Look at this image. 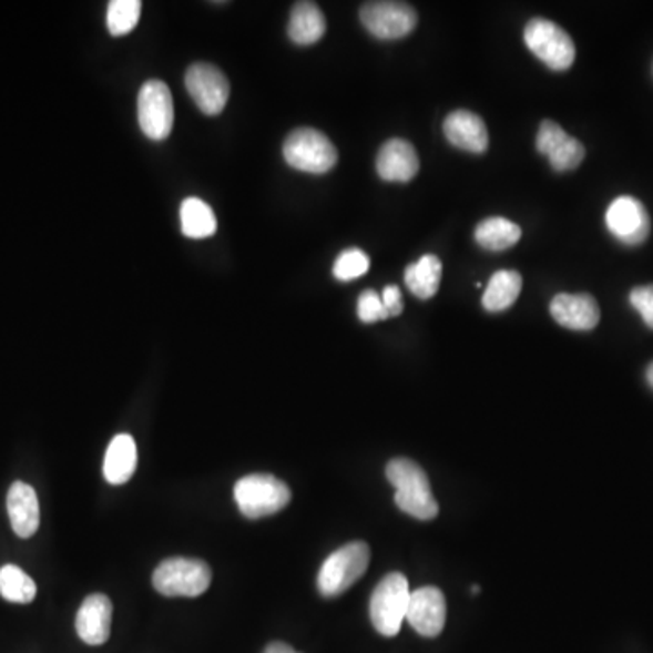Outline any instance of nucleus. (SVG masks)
I'll list each match as a JSON object with an SVG mask.
<instances>
[{"label": "nucleus", "mask_w": 653, "mask_h": 653, "mask_svg": "<svg viewBox=\"0 0 653 653\" xmlns=\"http://www.w3.org/2000/svg\"><path fill=\"white\" fill-rule=\"evenodd\" d=\"M390 484L395 487V501L399 510L421 521H430L439 514L430 481L425 470L412 459L396 458L387 465L385 470Z\"/></svg>", "instance_id": "obj_1"}, {"label": "nucleus", "mask_w": 653, "mask_h": 653, "mask_svg": "<svg viewBox=\"0 0 653 653\" xmlns=\"http://www.w3.org/2000/svg\"><path fill=\"white\" fill-rule=\"evenodd\" d=\"M412 590L404 574L392 572L385 575L370 595V621L378 634L395 637L401 630Z\"/></svg>", "instance_id": "obj_2"}, {"label": "nucleus", "mask_w": 653, "mask_h": 653, "mask_svg": "<svg viewBox=\"0 0 653 653\" xmlns=\"http://www.w3.org/2000/svg\"><path fill=\"white\" fill-rule=\"evenodd\" d=\"M369 544L364 541L345 544L325 559L318 572V590L324 598H338L364 578L369 567Z\"/></svg>", "instance_id": "obj_3"}, {"label": "nucleus", "mask_w": 653, "mask_h": 653, "mask_svg": "<svg viewBox=\"0 0 653 653\" xmlns=\"http://www.w3.org/2000/svg\"><path fill=\"white\" fill-rule=\"evenodd\" d=\"M211 569L200 559L171 558L156 567L153 586L165 598H198L210 589Z\"/></svg>", "instance_id": "obj_4"}, {"label": "nucleus", "mask_w": 653, "mask_h": 653, "mask_svg": "<svg viewBox=\"0 0 653 653\" xmlns=\"http://www.w3.org/2000/svg\"><path fill=\"white\" fill-rule=\"evenodd\" d=\"M235 501L245 518H267L289 504L290 489L275 476L249 475L235 484Z\"/></svg>", "instance_id": "obj_5"}, {"label": "nucleus", "mask_w": 653, "mask_h": 653, "mask_svg": "<svg viewBox=\"0 0 653 653\" xmlns=\"http://www.w3.org/2000/svg\"><path fill=\"white\" fill-rule=\"evenodd\" d=\"M284 159L295 170L324 175L338 162V151L322 131L299 127L285 139Z\"/></svg>", "instance_id": "obj_6"}, {"label": "nucleus", "mask_w": 653, "mask_h": 653, "mask_svg": "<svg viewBox=\"0 0 653 653\" xmlns=\"http://www.w3.org/2000/svg\"><path fill=\"white\" fill-rule=\"evenodd\" d=\"M524 44L550 70L567 71L574 64V40L552 20H530L524 28Z\"/></svg>", "instance_id": "obj_7"}, {"label": "nucleus", "mask_w": 653, "mask_h": 653, "mask_svg": "<svg viewBox=\"0 0 653 653\" xmlns=\"http://www.w3.org/2000/svg\"><path fill=\"white\" fill-rule=\"evenodd\" d=\"M139 124L147 139L165 140L175 124V105L162 80H147L139 93Z\"/></svg>", "instance_id": "obj_8"}, {"label": "nucleus", "mask_w": 653, "mask_h": 653, "mask_svg": "<svg viewBox=\"0 0 653 653\" xmlns=\"http://www.w3.org/2000/svg\"><path fill=\"white\" fill-rule=\"evenodd\" d=\"M359 19L370 35L381 40L404 39L418 24V13L405 2H367Z\"/></svg>", "instance_id": "obj_9"}, {"label": "nucleus", "mask_w": 653, "mask_h": 653, "mask_svg": "<svg viewBox=\"0 0 653 653\" xmlns=\"http://www.w3.org/2000/svg\"><path fill=\"white\" fill-rule=\"evenodd\" d=\"M185 88L205 115H220L231 95L229 80L213 64L196 62L185 73Z\"/></svg>", "instance_id": "obj_10"}, {"label": "nucleus", "mask_w": 653, "mask_h": 653, "mask_svg": "<svg viewBox=\"0 0 653 653\" xmlns=\"http://www.w3.org/2000/svg\"><path fill=\"white\" fill-rule=\"evenodd\" d=\"M649 211L634 196H619L606 211V227L624 245H641L650 235Z\"/></svg>", "instance_id": "obj_11"}, {"label": "nucleus", "mask_w": 653, "mask_h": 653, "mask_svg": "<svg viewBox=\"0 0 653 653\" xmlns=\"http://www.w3.org/2000/svg\"><path fill=\"white\" fill-rule=\"evenodd\" d=\"M535 145L541 155L549 156L550 165L561 173L575 170L586 155L584 145L570 136L554 120H543Z\"/></svg>", "instance_id": "obj_12"}, {"label": "nucleus", "mask_w": 653, "mask_h": 653, "mask_svg": "<svg viewBox=\"0 0 653 653\" xmlns=\"http://www.w3.org/2000/svg\"><path fill=\"white\" fill-rule=\"evenodd\" d=\"M407 621L419 635L438 637L443 632L447 621V601L443 592L436 586L412 590Z\"/></svg>", "instance_id": "obj_13"}, {"label": "nucleus", "mask_w": 653, "mask_h": 653, "mask_svg": "<svg viewBox=\"0 0 653 653\" xmlns=\"http://www.w3.org/2000/svg\"><path fill=\"white\" fill-rule=\"evenodd\" d=\"M376 171L385 182H410L419 171L415 145L404 139H390L389 142H385L376 159Z\"/></svg>", "instance_id": "obj_14"}, {"label": "nucleus", "mask_w": 653, "mask_h": 653, "mask_svg": "<svg viewBox=\"0 0 653 653\" xmlns=\"http://www.w3.org/2000/svg\"><path fill=\"white\" fill-rule=\"evenodd\" d=\"M113 604L104 594H93L84 599L76 614V634L90 646L104 644L111 635Z\"/></svg>", "instance_id": "obj_15"}, {"label": "nucleus", "mask_w": 653, "mask_h": 653, "mask_svg": "<svg viewBox=\"0 0 653 653\" xmlns=\"http://www.w3.org/2000/svg\"><path fill=\"white\" fill-rule=\"evenodd\" d=\"M443 133L450 144L458 150L469 151L476 155L489 150V130L483 119L472 111H452L445 119Z\"/></svg>", "instance_id": "obj_16"}, {"label": "nucleus", "mask_w": 653, "mask_h": 653, "mask_svg": "<svg viewBox=\"0 0 653 653\" xmlns=\"http://www.w3.org/2000/svg\"><path fill=\"white\" fill-rule=\"evenodd\" d=\"M550 313L559 325L572 330L595 329L599 319H601L598 302L594 296L586 295V293L583 295L561 293V295L554 296L552 304H550Z\"/></svg>", "instance_id": "obj_17"}, {"label": "nucleus", "mask_w": 653, "mask_h": 653, "mask_svg": "<svg viewBox=\"0 0 653 653\" xmlns=\"http://www.w3.org/2000/svg\"><path fill=\"white\" fill-rule=\"evenodd\" d=\"M6 504L13 532L22 539L35 535L40 527V507L35 489L31 484L16 481L10 487Z\"/></svg>", "instance_id": "obj_18"}, {"label": "nucleus", "mask_w": 653, "mask_h": 653, "mask_svg": "<svg viewBox=\"0 0 653 653\" xmlns=\"http://www.w3.org/2000/svg\"><path fill=\"white\" fill-rule=\"evenodd\" d=\"M139 463L133 436L119 435L111 439L105 450L104 478L110 484H124L133 478Z\"/></svg>", "instance_id": "obj_19"}, {"label": "nucleus", "mask_w": 653, "mask_h": 653, "mask_svg": "<svg viewBox=\"0 0 653 653\" xmlns=\"http://www.w3.org/2000/svg\"><path fill=\"white\" fill-rule=\"evenodd\" d=\"M325 17L315 2H296L290 13L289 37L295 44L310 45L324 37Z\"/></svg>", "instance_id": "obj_20"}, {"label": "nucleus", "mask_w": 653, "mask_h": 653, "mask_svg": "<svg viewBox=\"0 0 653 653\" xmlns=\"http://www.w3.org/2000/svg\"><path fill=\"white\" fill-rule=\"evenodd\" d=\"M443 265L436 255H425L405 269V284L419 299H430L439 290Z\"/></svg>", "instance_id": "obj_21"}, {"label": "nucleus", "mask_w": 653, "mask_h": 653, "mask_svg": "<svg viewBox=\"0 0 653 653\" xmlns=\"http://www.w3.org/2000/svg\"><path fill=\"white\" fill-rule=\"evenodd\" d=\"M523 289V278L518 271H498L490 278L483 295V307L489 313H501L516 304Z\"/></svg>", "instance_id": "obj_22"}, {"label": "nucleus", "mask_w": 653, "mask_h": 653, "mask_svg": "<svg viewBox=\"0 0 653 653\" xmlns=\"http://www.w3.org/2000/svg\"><path fill=\"white\" fill-rule=\"evenodd\" d=\"M180 224H182V233L193 239L210 238L215 235L218 227L213 210L205 204L204 200L195 198V196L185 198L180 205Z\"/></svg>", "instance_id": "obj_23"}, {"label": "nucleus", "mask_w": 653, "mask_h": 653, "mask_svg": "<svg viewBox=\"0 0 653 653\" xmlns=\"http://www.w3.org/2000/svg\"><path fill=\"white\" fill-rule=\"evenodd\" d=\"M476 242L487 251H504L514 247L521 238V227L507 218H487L476 227Z\"/></svg>", "instance_id": "obj_24"}, {"label": "nucleus", "mask_w": 653, "mask_h": 653, "mask_svg": "<svg viewBox=\"0 0 653 653\" xmlns=\"http://www.w3.org/2000/svg\"><path fill=\"white\" fill-rule=\"evenodd\" d=\"M0 595L10 603H31L37 595L35 581L16 564H4L0 569Z\"/></svg>", "instance_id": "obj_25"}, {"label": "nucleus", "mask_w": 653, "mask_h": 653, "mask_svg": "<svg viewBox=\"0 0 653 653\" xmlns=\"http://www.w3.org/2000/svg\"><path fill=\"white\" fill-rule=\"evenodd\" d=\"M140 13H142V4L139 0H113L110 2L105 24H108L111 35H127L135 30Z\"/></svg>", "instance_id": "obj_26"}, {"label": "nucleus", "mask_w": 653, "mask_h": 653, "mask_svg": "<svg viewBox=\"0 0 653 653\" xmlns=\"http://www.w3.org/2000/svg\"><path fill=\"white\" fill-rule=\"evenodd\" d=\"M370 267L369 256L364 251L347 249L338 256L333 267V275L339 282H353L359 276L367 275Z\"/></svg>", "instance_id": "obj_27"}, {"label": "nucleus", "mask_w": 653, "mask_h": 653, "mask_svg": "<svg viewBox=\"0 0 653 653\" xmlns=\"http://www.w3.org/2000/svg\"><path fill=\"white\" fill-rule=\"evenodd\" d=\"M358 318L361 319L364 324H376V322L389 318L387 310H385L384 302H381V296H379L376 290H365V293H361V296H359Z\"/></svg>", "instance_id": "obj_28"}, {"label": "nucleus", "mask_w": 653, "mask_h": 653, "mask_svg": "<svg viewBox=\"0 0 653 653\" xmlns=\"http://www.w3.org/2000/svg\"><path fill=\"white\" fill-rule=\"evenodd\" d=\"M630 304L634 305L644 324L653 329V284L641 285L630 293Z\"/></svg>", "instance_id": "obj_29"}, {"label": "nucleus", "mask_w": 653, "mask_h": 653, "mask_svg": "<svg viewBox=\"0 0 653 653\" xmlns=\"http://www.w3.org/2000/svg\"><path fill=\"white\" fill-rule=\"evenodd\" d=\"M381 302H384L385 310L389 318H396V316L404 313V302H401V290L396 285H387L384 293H381Z\"/></svg>", "instance_id": "obj_30"}, {"label": "nucleus", "mask_w": 653, "mask_h": 653, "mask_svg": "<svg viewBox=\"0 0 653 653\" xmlns=\"http://www.w3.org/2000/svg\"><path fill=\"white\" fill-rule=\"evenodd\" d=\"M264 653H299V652H296V650L293 649V646H289V644L271 643L269 646H267V649H265Z\"/></svg>", "instance_id": "obj_31"}, {"label": "nucleus", "mask_w": 653, "mask_h": 653, "mask_svg": "<svg viewBox=\"0 0 653 653\" xmlns=\"http://www.w3.org/2000/svg\"><path fill=\"white\" fill-rule=\"evenodd\" d=\"M646 379H649L650 387L653 389V361L649 365V369H646Z\"/></svg>", "instance_id": "obj_32"}]
</instances>
